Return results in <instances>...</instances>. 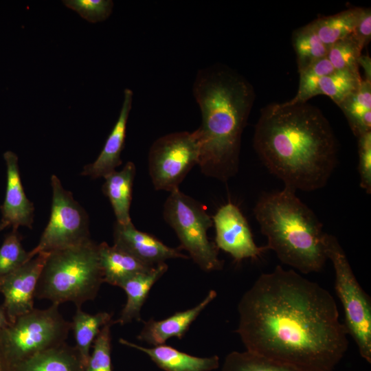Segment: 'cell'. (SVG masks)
Segmentation results:
<instances>
[{"mask_svg":"<svg viewBox=\"0 0 371 371\" xmlns=\"http://www.w3.org/2000/svg\"><path fill=\"white\" fill-rule=\"evenodd\" d=\"M135 172V164L128 161L121 170H114L104 177L102 192L111 204L116 222L122 225L132 222L130 207Z\"/></svg>","mask_w":371,"mask_h":371,"instance_id":"44dd1931","label":"cell"},{"mask_svg":"<svg viewBox=\"0 0 371 371\" xmlns=\"http://www.w3.org/2000/svg\"><path fill=\"white\" fill-rule=\"evenodd\" d=\"M363 49L351 34L330 45L326 57L336 70L359 69V59Z\"/></svg>","mask_w":371,"mask_h":371,"instance_id":"83f0119b","label":"cell"},{"mask_svg":"<svg viewBox=\"0 0 371 371\" xmlns=\"http://www.w3.org/2000/svg\"><path fill=\"white\" fill-rule=\"evenodd\" d=\"M193 94L201 113L196 130L199 166L207 177L227 181L238 170L242 134L252 109V85L230 68L216 65L198 71Z\"/></svg>","mask_w":371,"mask_h":371,"instance_id":"3957f363","label":"cell"},{"mask_svg":"<svg viewBox=\"0 0 371 371\" xmlns=\"http://www.w3.org/2000/svg\"><path fill=\"white\" fill-rule=\"evenodd\" d=\"M119 342L144 352L164 371H212L219 366V357L217 355L196 357L165 344L144 347L122 338L119 339Z\"/></svg>","mask_w":371,"mask_h":371,"instance_id":"e0dca14e","label":"cell"},{"mask_svg":"<svg viewBox=\"0 0 371 371\" xmlns=\"http://www.w3.org/2000/svg\"><path fill=\"white\" fill-rule=\"evenodd\" d=\"M166 262L149 271L134 275L122 281L119 287L125 291L127 299L119 318L113 324L124 325L133 320H141V309L155 282L167 271Z\"/></svg>","mask_w":371,"mask_h":371,"instance_id":"ac0fdd59","label":"cell"},{"mask_svg":"<svg viewBox=\"0 0 371 371\" xmlns=\"http://www.w3.org/2000/svg\"><path fill=\"white\" fill-rule=\"evenodd\" d=\"M363 48L371 38V10L370 8L363 9L361 15L352 33Z\"/></svg>","mask_w":371,"mask_h":371,"instance_id":"836d02e7","label":"cell"},{"mask_svg":"<svg viewBox=\"0 0 371 371\" xmlns=\"http://www.w3.org/2000/svg\"><path fill=\"white\" fill-rule=\"evenodd\" d=\"M112 314L107 312H99L89 314L81 308H76L71 322L76 340V348L81 360L87 366L90 357V348L102 328L111 322Z\"/></svg>","mask_w":371,"mask_h":371,"instance_id":"603a6c76","label":"cell"},{"mask_svg":"<svg viewBox=\"0 0 371 371\" xmlns=\"http://www.w3.org/2000/svg\"><path fill=\"white\" fill-rule=\"evenodd\" d=\"M324 251L335 271V289L344 309V326L361 357L371 363V300L359 284L337 238L325 233Z\"/></svg>","mask_w":371,"mask_h":371,"instance_id":"52a82bcc","label":"cell"},{"mask_svg":"<svg viewBox=\"0 0 371 371\" xmlns=\"http://www.w3.org/2000/svg\"><path fill=\"white\" fill-rule=\"evenodd\" d=\"M222 371H303L245 350L233 351L225 358Z\"/></svg>","mask_w":371,"mask_h":371,"instance_id":"4316f807","label":"cell"},{"mask_svg":"<svg viewBox=\"0 0 371 371\" xmlns=\"http://www.w3.org/2000/svg\"><path fill=\"white\" fill-rule=\"evenodd\" d=\"M200 146L196 130L165 135L156 139L150 148L148 172L157 190L169 192L179 186L196 164Z\"/></svg>","mask_w":371,"mask_h":371,"instance_id":"30bf717a","label":"cell"},{"mask_svg":"<svg viewBox=\"0 0 371 371\" xmlns=\"http://www.w3.org/2000/svg\"><path fill=\"white\" fill-rule=\"evenodd\" d=\"M0 371H12V366L5 359L0 348Z\"/></svg>","mask_w":371,"mask_h":371,"instance_id":"d590c367","label":"cell"},{"mask_svg":"<svg viewBox=\"0 0 371 371\" xmlns=\"http://www.w3.org/2000/svg\"><path fill=\"white\" fill-rule=\"evenodd\" d=\"M9 324L10 322L5 315V312L2 307L0 306V329L6 327Z\"/></svg>","mask_w":371,"mask_h":371,"instance_id":"8d00e7d4","label":"cell"},{"mask_svg":"<svg viewBox=\"0 0 371 371\" xmlns=\"http://www.w3.org/2000/svg\"><path fill=\"white\" fill-rule=\"evenodd\" d=\"M338 106L356 137L371 131L370 80L362 79L359 87Z\"/></svg>","mask_w":371,"mask_h":371,"instance_id":"7402d4cb","label":"cell"},{"mask_svg":"<svg viewBox=\"0 0 371 371\" xmlns=\"http://www.w3.org/2000/svg\"><path fill=\"white\" fill-rule=\"evenodd\" d=\"M28 260V252L22 246L18 229H12L0 247V276L16 270Z\"/></svg>","mask_w":371,"mask_h":371,"instance_id":"f546056e","label":"cell"},{"mask_svg":"<svg viewBox=\"0 0 371 371\" xmlns=\"http://www.w3.org/2000/svg\"><path fill=\"white\" fill-rule=\"evenodd\" d=\"M133 96L131 89H124V100L117 120L97 159L84 167L82 175L92 179L104 178L122 164L121 153L124 147L126 125L132 107Z\"/></svg>","mask_w":371,"mask_h":371,"instance_id":"9a60e30c","label":"cell"},{"mask_svg":"<svg viewBox=\"0 0 371 371\" xmlns=\"http://www.w3.org/2000/svg\"><path fill=\"white\" fill-rule=\"evenodd\" d=\"M113 245L150 266L164 263L168 259L188 258L181 249L164 244L154 236L135 228L132 222L113 225Z\"/></svg>","mask_w":371,"mask_h":371,"instance_id":"4fadbf2b","label":"cell"},{"mask_svg":"<svg viewBox=\"0 0 371 371\" xmlns=\"http://www.w3.org/2000/svg\"><path fill=\"white\" fill-rule=\"evenodd\" d=\"M359 156L358 172L361 188L371 193V131L357 137Z\"/></svg>","mask_w":371,"mask_h":371,"instance_id":"d6a6232c","label":"cell"},{"mask_svg":"<svg viewBox=\"0 0 371 371\" xmlns=\"http://www.w3.org/2000/svg\"><path fill=\"white\" fill-rule=\"evenodd\" d=\"M98 253L103 281L113 286H119L128 278L149 271L155 267L105 242L98 244Z\"/></svg>","mask_w":371,"mask_h":371,"instance_id":"d6986e66","label":"cell"},{"mask_svg":"<svg viewBox=\"0 0 371 371\" xmlns=\"http://www.w3.org/2000/svg\"><path fill=\"white\" fill-rule=\"evenodd\" d=\"M253 146L269 172L294 191L323 188L338 163V145L321 111L306 102L262 109Z\"/></svg>","mask_w":371,"mask_h":371,"instance_id":"7a4b0ae2","label":"cell"},{"mask_svg":"<svg viewBox=\"0 0 371 371\" xmlns=\"http://www.w3.org/2000/svg\"><path fill=\"white\" fill-rule=\"evenodd\" d=\"M363 8H351L311 22L320 40L328 47L351 34Z\"/></svg>","mask_w":371,"mask_h":371,"instance_id":"cb8c5ba5","label":"cell"},{"mask_svg":"<svg viewBox=\"0 0 371 371\" xmlns=\"http://www.w3.org/2000/svg\"><path fill=\"white\" fill-rule=\"evenodd\" d=\"M52 200L49 222L38 245L28 251L29 260L40 253H51L91 240L89 218L84 208L65 190L58 177H51Z\"/></svg>","mask_w":371,"mask_h":371,"instance_id":"9c48e42d","label":"cell"},{"mask_svg":"<svg viewBox=\"0 0 371 371\" xmlns=\"http://www.w3.org/2000/svg\"><path fill=\"white\" fill-rule=\"evenodd\" d=\"M165 221L175 232L181 249H185L203 271L221 270L218 248L210 241L208 229L213 225L212 217L203 205L179 190L170 192L163 210Z\"/></svg>","mask_w":371,"mask_h":371,"instance_id":"ba28073f","label":"cell"},{"mask_svg":"<svg viewBox=\"0 0 371 371\" xmlns=\"http://www.w3.org/2000/svg\"><path fill=\"white\" fill-rule=\"evenodd\" d=\"M85 368L76 348L66 343L12 366V371H85Z\"/></svg>","mask_w":371,"mask_h":371,"instance_id":"ffe728a7","label":"cell"},{"mask_svg":"<svg viewBox=\"0 0 371 371\" xmlns=\"http://www.w3.org/2000/svg\"><path fill=\"white\" fill-rule=\"evenodd\" d=\"M7 168L4 201L1 207L2 218L13 229L20 226L32 227L34 207L27 198L21 183L17 155L8 150L3 154Z\"/></svg>","mask_w":371,"mask_h":371,"instance_id":"5bb4252c","label":"cell"},{"mask_svg":"<svg viewBox=\"0 0 371 371\" xmlns=\"http://www.w3.org/2000/svg\"><path fill=\"white\" fill-rule=\"evenodd\" d=\"M254 216L267 238V250L303 274L320 271L327 258L325 232L315 212L292 189L264 193L257 201Z\"/></svg>","mask_w":371,"mask_h":371,"instance_id":"277c9868","label":"cell"},{"mask_svg":"<svg viewBox=\"0 0 371 371\" xmlns=\"http://www.w3.org/2000/svg\"><path fill=\"white\" fill-rule=\"evenodd\" d=\"M49 253H40L16 270L0 276L1 306L10 323L34 308L36 287Z\"/></svg>","mask_w":371,"mask_h":371,"instance_id":"7c38bea8","label":"cell"},{"mask_svg":"<svg viewBox=\"0 0 371 371\" xmlns=\"http://www.w3.org/2000/svg\"><path fill=\"white\" fill-rule=\"evenodd\" d=\"M8 227H10V225L7 223L2 220L0 221V232Z\"/></svg>","mask_w":371,"mask_h":371,"instance_id":"74e56055","label":"cell"},{"mask_svg":"<svg viewBox=\"0 0 371 371\" xmlns=\"http://www.w3.org/2000/svg\"><path fill=\"white\" fill-rule=\"evenodd\" d=\"M335 70L326 56L313 63L300 73L297 92L295 96L289 102L291 103L306 102L312 97L315 96V91L320 79Z\"/></svg>","mask_w":371,"mask_h":371,"instance_id":"f1b7e54d","label":"cell"},{"mask_svg":"<svg viewBox=\"0 0 371 371\" xmlns=\"http://www.w3.org/2000/svg\"><path fill=\"white\" fill-rule=\"evenodd\" d=\"M113 322L104 326L93 341L85 371H112L111 359V326Z\"/></svg>","mask_w":371,"mask_h":371,"instance_id":"4dcf8cb0","label":"cell"},{"mask_svg":"<svg viewBox=\"0 0 371 371\" xmlns=\"http://www.w3.org/2000/svg\"><path fill=\"white\" fill-rule=\"evenodd\" d=\"M236 333L246 350L303 371H333L348 333L323 286L277 265L262 273L238 304Z\"/></svg>","mask_w":371,"mask_h":371,"instance_id":"6da1fadb","label":"cell"},{"mask_svg":"<svg viewBox=\"0 0 371 371\" xmlns=\"http://www.w3.org/2000/svg\"><path fill=\"white\" fill-rule=\"evenodd\" d=\"M359 65L364 69L365 79L371 80V62L369 56L362 54L359 59Z\"/></svg>","mask_w":371,"mask_h":371,"instance_id":"e575fe53","label":"cell"},{"mask_svg":"<svg viewBox=\"0 0 371 371\" xmlns=\"http://www.w3.org/2000/svg\"><path fill=\"white\" fill-rule=\"evenodd\" d=\"M62 2L66 7L92 23L108 19L113 7V1L111 0H64Z\"/></svg>","mask_w":371,"mask_h":371,"instance_id":"1f68e13d","label":"cell"},{"mask_svg":"<svg viewBox=\"0 0 371 371\" xmlns=\"http://www.w3.org/2000/svg\"><path fill=\"white\" fill-rule=\"evenodd\" d=\"M212 218L216 247L229 254L236 262L258 259L267 251L266 246L256 244L247 219L232 202L220 207Z\"/></svg>","mask_w":371,"mask_h":371,"instance_id":"8fae6325","label":"cell"},{"mask_svg":"<svg viewBox=\"0 0 371 371\" xmlns=\"http://www.w3.org/2000/svg\"><path fill=\"white\" fill-rule=\"evenodd\" d=\"M216 295V292L211 290L202 301L191 308L176 312L161 320L151 318L144 322L137 339L153 346L164 344L171 337L182 339L192 323Z\"/></svg>","mask_w":371,"mask_h":371,"instance_id":"2e32d148","label":"cell"},{"mask_svg":"<svg viewBox=\"0 0 371 371\" xmlns=\"http://www.w3.org/2000/svg\"><path fill=\"white\" fill-rule=\"evenodd\" d=\"M292 43L299 74L317 60L326 56L328 47L320 40L311 23L295 30Z\"/></svg>","mask_w":371,"mask_h":371,"instance_id":"d4e9b609","label":"cell"},{"mask_svg":"<svg viewBox=\"0 0 371 371\" xmlns=\"http://www.w3.org/2000/svg\"><path fill=\"white\" fill-rule=\"evenodd\" d=\"M361 80L359 69H335L320 79L315 95H327L338 105L359 87Z\"/></svg>","mask_w":371,"mask_h":371,"instance_id":"484cf974","label":"cell"},{"mask_svg":"<svg viewBox=\"0 0 371 371\" xmlns=\"http://www.w3.org/2000/svg\"><path fill=\"white\" fill-rule=\"evenodd\" d=\"M102 283L98 244L91 239L49 254L34 297L58 305L71 302L81 308L95 298Z\"/></svg>","mask_w":371,"mask_h":371,"instance_id":"5b68a950","label":"cell"},{"mask_svg":"<svg viewBox=\"0 0 371 371\" xmlns=\"http://www.w3.org/2000/svg\"><path fill=\"white\" fill-rule=\"evenodd\" d=\"M58 306L34 308L0 329V348L11 366L65 343L71 322L63 318Z\"/></svg>","mask_w":371,"mask_h":371,"instance_id":"8992f818","label":"cell"}]
</instances>
